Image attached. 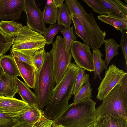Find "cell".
<instances>
[{"label": "cell", "mask_w": 127, "mask_h": 127, "mask_svg": "<svg viewBox=\"0 0 127 127\" xmlns=\"http://www.w3.org/2000/svg\"><path fill=\"white\" fill-rule=\"evenodd\" d=\"M112 14L127 19V13L121 8L115 2L114 0H98Z\"/></svg>", "instance_id": "obj_25"}, {"label": "cell", "mask_w": 127, "mask_h": 127, "mask_svg": "<svg viewBox=\"0 0 127 127\" xmlns=\"http://www.w3.org/2000/svg\"><path fill=\"white\" fill-rule=\"evenodd\" d=\"M23 26L14 21H4L0 22V30L4 34L11 37H16Z\"/></svg>", "instance_id": "obj_21"}, {"label": "cell", "mask_w": 127, "mask_h": 127, "mask_svg": "<svg viewBox=\"0 0 127 127\" xmlns=\"http://www.w3.org/2000/svg\"><path fill=\"white\" fill-rule=\"evenodd\" d=\"M4 73L3 70L0 65V81L1 76Z\"/></svg>", "instance_id": "obj_41"}, {"label": "cell", "mask_w": 127, "mask_h": 127, "mask_svg": "<svg viewBox=\"0 0 127 127\" xmlns=\"http://www.w3.org/2000/svg\"><path fill=\"white\" fill-rule=\"evenodd\" d=\"M43 116L42 110L35 106L31 107L24 113L18 116L13 117V119L16 124H36L40 122Z\"/></svg>", "instance_id": "obj_14"}, {"label": "cell", "mask_w": 127, "mask_h": 127, "mask_svg": "<svg viewBox=\"0 0 127 127\" xmlns=\"http://www.w3.org/2000/svg\"><path fill=\"white\" fill-rule=\"evenodd\" d=\"M81 68L74 63L68 66L62 79L55 86L49 101L42 112L46 118L54 120L68 106L77 77Z\"/></svg>", "instance_id": "obj_1"}, {"label": "cell", "mask_w": 127, "mask_h": 127, "mask_svg": "<svg viewBox=\"0 0 127 127\" xmlns=\"http://www.w3.org/2000/svg\"><path fill=\"white\" fill-rule=\"evenodd\" d=\"M56 83L54 75L51 55L45 52L44 60L40 70L36 71V83L34 89L36 106L42 110L50 99Z\"/></svg>", "instance_id": "obj_4"}, {"label": "cell", "mask_w": 127, "mask_h": 127, "mask_svg": "<svg viewBox=\"0 0 127 127\" xmlns=\"http://www.w3.org/2000/svg\"><path fill=\"white\" fill-rule=\"evenodd\" d=\"M24 11L27 17V26L31 29L43 34L46 28L42 12L36 6L34 0H24Z\"/></svg>", "instance_id": "obj_10"}, {"label": "cell", "mask_w": 127, "mask_h": 127, "mask_svg": "<svg viewBox=\"0 0 127 127\" xmlns=\"http://www.w3.org/2000/svg\"><path fill=\"white\" fill-rule=\"evenodd\" d=\"M45 52L44 47L37 51L32 57V60L33 66L36 72L39 71L42 67L44 62Z\"/></svg>", "instance_id": "obj_33"}, {"label": "cell", "mask_w": 127, "mask_h": 127, "mask_svg": "<svg viewBox=\"0 0 127 127\" xmlns=\"http://www.w3.org/2000/svg\"><path fill=\"white\" fill-rule=\"evenodd\" d=\"M127 75L115 65H110L105 72L103 78L99 85L96 98L103 100L110 92Z\"/></svg>", "instance_id": "obj_8"}, {"label": "cell", "mask_w": 127, "mask_h": 127, "mask_svg": "<svg viewBox=\"0 0 127 127\" xmlns=\"http://www.w3.org/2000/svg\"><path fill=\"white\" fill-rule=\"evenodd\" d=\"M121 32V38L120 43L122 52L125 58L126 67H127V29Z\"/></svg>", "instance_id": "obj_34"}, {"label": "cell", "mask_w": 127, "mask_h": 127, "mask_svg": "<svg viewBox=\"0 0 127 127\" xmlns=\"http://www.w3.org/2000/svg\"><path fill=\"white\" fill-rule=\"evenodd\" d=\"M62 27L57 24L50 25L49 27L46 28L43 35L45 40L46 44L48 45L53 43L54 37L61 30Z\"/></svg>", "instance_id": "obj_26"}, {"label": "cell", "mask_w": 127, "mask_h": 127, "mask_svg": "<svg viewBox=\"0 0 127 127\" xmlns=\"http://www.w3.org/2000/svg\"><path fill=\"white\" fill-rule=\"evenodd\" d=\"M16 78L8 76L4 73L0 81V95L13 98L17 93Z\"/></svg>", "instance_id": "obj_15"}, {"label": "cell", "mask_w": 127, "mask_h": 127, "mask_svg": "<svg viewBox=\"0 0 127 127\" xmlns=\"http://www.w3.org/2000/svg\"><path fill=\"white\" fill-rule=\"evenodd\" d=\"M58 8L54 7L52 4L48 5L46 4L42 11L43 21L45 24L51 25L56 23L58 16Z\"/></svg>", "instance_id": "obj_24"}, {"label": "cell", "mask_w": 127, "mask_h": 127, "mask_svg": "<svg viewBox=\"0 0 127 127\" xmlns=\"http://www.w3.org/2000/svg\"><path fill=\"white\" fill-rule=\"evenodd\" d=\"M52 0H46V4L48 5H50L52 4Z\"/></svg>", "instance_id": "obj_42"}, {"label": "cell", "mask_w": 127, "mask_h": 127, "mask_svg": "<svg viewBox=\"0 0 127 127\" xmlns=\"http://www.w3.org/2000/svg\"><path fill=\"white\" fill-rule=\"evenodd\" d=\"M61 32L64 37L67 49L70 50L72 43L73 41H76L77 38L73 32V26L62 28Z\"/></svg>", "instance_id": "obj_32"}, {"label": "cell", "mask_w": 127, "mask_h": 127, "mask_svg": "<svg viewBox=\"0 0 127 127\" xmlns=\"http://www.w3.org/2000/svg\"><path fill=\"white\" fill-rule=\"evenodd\" d=\"M124 1H125V2H126V3L127 4V0H125Z\"/></svg>", "instance_id": "obj_45"}, {"label": "cell", "mask_w": 127, "mask_h": 127, "mask_svg": "<svg viewBox=\"0 0 127 127\" xmlns=\"http://www.w3.org/2000/svg\"><path fill=\"white\" fill-rule=\"evenodd\" d=\"M103 43L105 45V57L104 61L108 66L112 59L115 56L118 55V49L120 45L115 40L112 38L105 40Z\"/></svg>", "instance_id": "obj_22"}, {"label": "cell", "mask_w": 127, "mask_h": 127, "mask_svg": "<svg viewBox=\"0 0 127 127\" xmlns=\"http://www.w3.org/2000/svg\"><path fill=\"white\" fill-rule=\"evenodd\" d=\"M0 65L4 73L7 75L14 78L21 77L17 64L11 55L1 56Z\"/></svg>", "instance_id": "obj_16"}, {"label": "cell", "mask_w": 127, "mask_h": 127, "mask_svg": "<svg viewBox=\"0 0 127 127\" xmlns=\"http://www.w3.org/2000/svg\"><path fill=\"white\" fill-rule=\"evenodd\" d=\"M71 20L74 27L75 32L82 40L84 43H87V37L85 29L79 19L76 15H71Z\"/></svg>", "instance_id": "obj_29"}, {"label": "cell", "mask_w": 127, "mask_h": 127, "mask_svg": "<svg viewBox=\"0 0 127 127\" xmlns=\"http://www.w3.org/2000/svg\"><path fill=\"white\" fill-rule=\"evenodd\" d=\"M87 44L75 41L72 43L70 50L76 64L89 72L94 71L92 53Z\"/></svg>", "instance_id": "obj_9"}, {"label": "cell", "mask_w": 127, "mask_h": 127, "mask_svg": "<svg viewBox=\"0 0 127 127\" xmlns=\"http://www.w3.org/2000/svg\"><path fill=\"white\" fill-rule=\"evenodd\" d=\"M31 107L22 100L0 95V113L7 116L12 117L18 116Z\"/></svg>", "instance_id": "obj_11"}, {"label": "cell", "mask_w": 127, "mask_h": 127, "mask_svg": "<svg viewBox=\"0 0 127 127\" xmlns=\"http://www.w3.org/2000/svg\"><path fill=\"white\" fill-rule=\"evenodd\" d=\"M64 0H52V5L54 7L59 8L63 4Z\"/></svg>", "instance_id": "obj_40"}, {"label": "cell", "mask_w": 127, "mask_h": 127, "mask_svg": "<svg viewBox=\"0 0 127 127\" xmlns=\"http://www.w3.org/2000/svg\"><path fill=\"white\" fill-rule=\"evenodd\" d=\"M71 20L69 10L65 3L58 10L57 24L64 28H68L72 23Z\"/></svg>", "instance_id": "obj_23"}, {"label": "cell", "mask_w": 127, "mask_h": 127, "mask_svg": "<svg viewBox=\"0 0 127 127\" xmlns=\"http://www.w3.org/2000/svg\"><path fill=\"white\" fill-rule=\"evenodd\" d=\"M11 56L17 64L21 77L25 84L29 87L34 89L36 83V71L34 66L21 61L16 57Z\"/></svg>", "instance_id": "obj_13"}, {"label": "cell", "mask_w": 127, "mask_h": 127, "mask_svg": "<svg viewBox=\"0 0 127 127\" xmlns=\"http://www.w3.org/2000/svg\"><path fill=\"white\" fill-rule=\"evenodd\" d=\"M66 127L64 126H62V125H59L57 126L54 127Z\"/></svg>", "instance_id": "obj_43"}, {"label": "cell", "mask_w": 127, "mask_h": 127, "mask_svg": "<svg viewBox=\"0 0 127 127\" xmlns=\"http://www.w3.org/2000/svg\"><path fill=\"white\" fill-rule=\"evenodd\" d=\"M24 6V0H0V19H19Z\"/></svg>", "instance_id": "obj_12"}, {"label": "cell", "mask_w": 127, "mask_h": 127, "mask_svg": "<svg viewBox=\"0 0 127 127\" xmlns=\"http://www.w3.org/2000/svg\"><path fill=\"white\" fill-rule=\"evenodd\" d=\"M13 118L0 113V127H11L16 124L14 122Z\"/></svg>", "instance_id": "obj_35"}, {"label": "cell", "mask_w": 127, "mask_h": 127, "mask_svg": "<svg viewBox=\"0 0 127 127\" xmlns=\"http://www.w3.org/2000/svg\"><path fill=\"white\" fill-rule=\"evenodd\" d=\"M52 45L49 52L52 56L54 75L57 84L62 79L71 63L72 57L70 51L66 47L64 38L60 35L57 36Z\"/></svg>", "instance_id": "obj_7"}, {"label": "cell", "mask_w": 127, "mask_h": 127, "mask_svg": "<svg viewBox=\"0 0 127 127\" xmlns=\"http://www.w3.org/2000/svg\"><path fill=\"white\" fill-rule=\"evenodd\" d=\"M18 92L22 98V100L30 107L36 106V99L34 93L29 87L17 77L15 78Z\"/></svg>", "instance_id": "obj_18"}, {"label": "cell", "mask_w": 127, "mask_h": 127, "mask_svg": "<svg viewBox=\"0 0 127 127\" xmlns=\"http://www.w3.org/2000/svg\"><path fill=\"white\" fill-rule=\"evenodd\" d=\"M38 124H15L11 127H38Z\"/></svg>", "instance_id": "obj_39"}, {"label": "cell", "mask_w": 127, "mask_h": 127, "mask_svg": "<svg viewBox=\"0 0 127 127\" xmlns=\"http://www.w3.org/2000/svg\"><path fill=\"white\" fill-rule=\"evenodd\" d=\"M95 12L100 15L112 14L110 11L107 9L98 0H82Z\"/></svg>", "instance_id": "obj_30"}, {"label": "cell", "mask_w": 127, "mask_h": 127, "mask_svg": "<svg viewBox=\"0 0 127 127\" xmlns=\"http://www.w3.org/2000/svg\"><path fill=\"white\" fill-rule=\"evenodd\" d=\"M86 127H94V123L89 125Z\"/></svg>", "instance_id": "obj_44"}, {"label": "cell", "mask_w": 127, "mask_h": 127, "mask_svg": "<svg viewBox=\"0 0 127 127\" xmlns=\"http://www.w3.org/2000/svg\"><path fill=\"white\" fill-rule=\"evenodd\" d=\"M10 55L17 58L20 61L27 63L33 66L32 59L17 51L10 49Z\"/></svg>", "instance_id": "obj_36"}, {"label": "cell", "mask_w": 127, "mask_h": 127, "mask_svg": "<svg viewBox=\"0 0 127 127\" xmlns=\"http://www.w3.org/2000/svg\"><path fill=\"white\" fill-rule=\"evenodd\" d=\"M98 19L113 26L117 31L121 32L127 29V19L113 14L100 15L97 16Z\"/></svg>", "instance_id": "obj_19"}, {"label": "cell", "mask_w": 127, "mask_h": 127, "mask_svg": "<svg viewBox=\"0 0 127 127\" xmlns=\"http://www.w3.org/2000/svg\"><path fill=\"white\" fill-rule=\"evenodd\" d=\"M114 1L121 8L127 13V7L126 3L125 4L120 0H114Z\"/></svg>", "instance_id": "obj_38"}, {"label": "cell", "mask_w": 127, "mask_h": 127, "mask_svg": "<svg viewBox=\"0 0 127 127\" xmlns=\"http://www.w3.org/2000/svg\"><path fill=\"white\" fill-rule=\"evenodd\" d=\"M13 38L12 49L32 59L35 53L45 47L46 44L43 35L30 29L27 26L21 28Z\"/></svg>", "instance_id": "obj_6"}, {"label": "cell", "mask_w": 127, "mask_h": 127, "mask_svg": "<svg viewBox=\"0 0 127 127\" xmlns=\"http://www.w3.org/2000/svg\"><path fill=\"white\" fill-rule=\"evenodd\" d=\"M71 15L77 16L83 26L87 37V43L93 50L99 48L104 43L106 35L98 26L92 13H87L77 0H65Z\"/></svg>", "instance_id": "obj_5"}, {"label": "cell", "mask_w": 127, "mask_h": 127, "mask_svg": "<svg viewBox=\"0 0 127 127\" xmlns=\"http://www.w3.org/2000/svg\"><path fill=\"white\" fill-rule=\"evenodd\" d=\"M96 104L89 97L69 104L53 120V127L61 125L66 127H86L94 123L96 118Z\"/></svg>", "instance_id": "obj_2"}, {"label": "cell", "mask_w": 127, "mask_h": 127, "mask_svg": "<svg viewBox=\"0 0 127 127\" xmlns=\"http://www.w3.org/2000/svg\"><path fill=\"white\" fill-rule=\"evenodd\" d=\"M92 53L94 70L93 80H95L98 77L100 80L101 79V73L104 70H107V66L104 61L101 58L103 56L100 50L99 49L93 50Z\"/></svg>", "instance_id": "obj_20"}, {"label": "cell", "mask_w": 127, "mask_h": 127, "mask_svg": "<svg viewBox=\"0 0 127 127\" xmlns=\"http://www.w3.org/2000/svg\"><path fill=\"white\" fill-rule=\"evenodd\" d=\"M14 40L13 38L8 37L0 30V57L10 50Z\"/></svg>", "instance_id": "obj_31"}, {"label": "cell", "mask_w": 127, "mask_h": 127, "mask_svg": "<svg viewBox=\"0 0 127 127\" xmlns=\"http://www.w3.org/2000/svg\"><path fill=\"white\" fill-rule=\"evenodd\" d=\"M53 120L48 119L43 115L42 118L38 123V127H53Z\"/></svg>", "instance_id": "obj_37"}, {"label": "cell", "mask_w": 127, "mask_h": 127, "mask_svg": "<svg viewBox=\"0 0 127 127\" xmlns=\"http://www.w3.org/2000/svg\"><path fill=\"white\" fill-rule=\"evenodd\" d=\"M94 127H127V120L107 115L96 118Z\"/></svg>", "instance_id": "obj_17"}, {"label": "cell", "mask_w": 127, "mask_h": 127, "mask_svg": "<svg viewBox=\"0 0 127 127\" xmlns=\"http://www.w3.org/2000/svg\"><path fill=\"white\" fill-rule=\"evenodd\" d=\"M92 88L89 82L84 85L74 95L73 102L75 103L86 98L92 97Z\"/></svg>", "instance_id": "obj_27"}, {"label": "cell", "mask_w": 127, "mask_h": 127, "mask_svg": "<svg viewBox=\"0 0 127 127\" xmlns=\"http://www.w3.org/2000/svg\"><path fill=\"white\" fill-rule=\"evenodd\" d=\"M96 110V118L110 115L127 120V75L110 92Z\"/></svg>", "instance_id": "obj_3"}, {"label": "cell", "mask_w": 127, "mask_h": 127, "mask_svg": "<svg viewBox=\"0 0 127 127\" xmlns=\"http://www.w3.org/2000/svg\"><path fill=\"white\" fill-rule=\"evenodd\" d=\"M85 69L81 68L78 73L72 95H74L84 84L89 82V75L85 73Z\"/></svg>", "instance_id": "obj_28"}]
</instances>
